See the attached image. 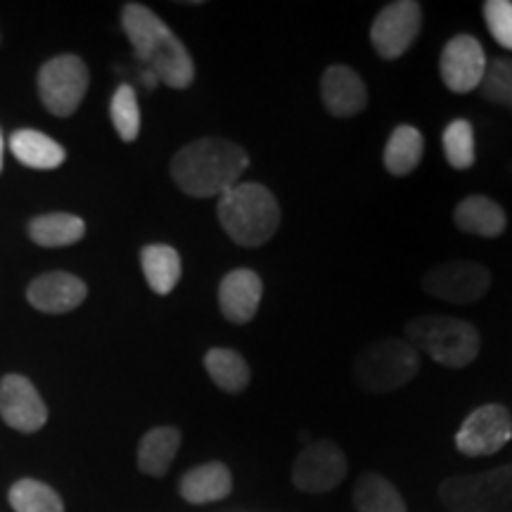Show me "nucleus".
<instances>
[{
    "label": "nucleus",
    "mask_w": 512,
    "mask_h": 512,
    "mask_svg": "<svg viewBox=\"0 0 512 512\" xmlns=\"http://www.w3.org/2000/svg\"><path fill=\"white\" fill-rule=\"evenodd\" d=\"M249 166L245 147L226 138L192 140L171 159V178L190 197H221Z\"/></svg>",
    "instance_id": "2"
},
{
    "label": "nucleus",
    "mask_w": 512,
    "mask_h": 512,
    "mask_svg": "<svg viewBox=\"0 0 512 512\" xmlns=\"http://www.w3.org/2000/svg\"><path fill=\"white\" fill-rule=\"evenodd\" d=\"M88 67L76 55H57L41 67L38 95L55 117H72L86 98Z\"/></svg>",
    "instance_id": "7"
},
{
    "label": "nucleus",
    "mask_w": 512,
    "mask_h": 512,
    "mask_svg": "<svg viewBox=\"0 0 512 512\" xmlns=\"http://www.w3.org/2000/svg\"><path fill=\"white\" fill-rule=\"evenodd\" d=\"M425 155V138L411 124L396 126L384 145L382 162L392 176H408L418 169Z\"/></svg>",
    "instance_id": "19"
},
{
    "label": "nucleus",
    "mask_w": 512,
    "mask_h": 512,
    "mask_svg": "<svg viewBox=\"0 0 512 512\" xmlns=\"http://www.w3.org/2000/svg\"><path fill=\"white\" fill-rule=\"evenodd\" d=\"M439 498L448 512H512V465L448 477L439 486Z\"/></svg>",
    "instance_id": "6"
},
{
    "label": "nucleus",
    "mask_w": 512,
    "mask_h": 512,
    "mask_svg": "<svg viewBox=\"0 0 512 512\" xmlns=\"http://www.w3.org/2000/svg\"><path fill=\"white\" fill-rule=\"evenodd\" d=\"M145 280L152 292L169 294L181 280V254L169 245H147L140 252Z\"/></svg>",
    "instance_id": "22"
},
{
    "label": "nucleus",
    "mask_w": 512,
    "mask_h": 512,
    "mask_svg": "<svg viewBox=\"0 0 512 512\" xmlns=\"http://www.w3.org/2000/svg\"><path fill=\"white\" fill-rule=\"evenodd\" d=\"M29 235L41 247H69L86 235V223L74 214H43L29 223Z\"/></svg>",
    "instance_id": "25"
},
{
    "label": "nucleus",
    "mask_w": 512,
    "mask_h": 512,
    "mask_svg": "<svg viewBox=\"0 0 512 512\" xmlns=\"http://www.w3.org/2000/svg\"><path fill=\"white\" fill-rule=\"evenodd\" d=\"M0 171H3V133H0Z\"/></svg>",
    "instance_id": "31"
},
{
    "label": "nucleus",
    "mask_w": 512,
    "mask_h": 512,
    "mask_svg": "<svg viewBox=\"0 0 512 512\" xmlns=\"http://www.w3.org/2000/svg\"><path fill=\"white\" fill-rule=\"evenodd\" d=\"M441 143H444V155L451 169L465 171L475 164V131H472V124L467 119H453L446 126Z\"/></svg>",
    "instance_id": "27"
},
{
    "label": "nucleus",
    "mask_w": 512,
    "mask_h": 512,
    "mask_svg": "<svg viewBox=\"0 0 512 512\" xmlns=\"http://www.w3.org/2000/svg\"><path fill=\"white\" fill-rule=\"evenodd\" d=\"M486 64L489 60L482 43L470 34H458L441 50L439 76L451 93H472L484 79Z\"/></svg>",
    "instance_id": "12"
},
{
    "label": "nucleus",
    "mask_w": 512,
    "mask_h": 512,
    "mask_svg": "<svg viewBox=\"0 0 512 512\" xmlns=\"http://www.w3.org/2000/svg\"><path fill=\"white\" fill-rule=\"evenodd\" d=\"M121 27L133 53L147 72L157 76V81L176 91H183L195 81V62L188 48L155 10L140 3H126L121 10Z\"/></svg>",
    "instance_id": "1"
},
{
    "label": "nucleus",
    "mask_w": 512,
    "mask_h": 512,
    "mask_svg": "<svg viewBox=\"0 0 512 512\" xmlns=\"http://www.w3.org/2000/svg\"><path fill=\"white\" fill-rule=\"evenodd\" d=\"M453 221L458 230L477 238H498L508 226L503 207L486 195H470L453 209Z\"/></svg>",
    "instance_id": "17"
},
{
    "label": "nucleus",
    "mask_w": 512,
    "mask_h": 512,
    "mask_svg": "<svg viewBox=\"0 0 512 512\" xmlns=\"http://www.w3.org/2000/svg\"><path fill=\"white\" fill-rule=\"evenodd\" d=\"M219 221L235 245L261 247L278 233L280 204L266 185L238 183L219 197Z\"/></svg>",
    "instance_id": "3"
},
{
    "label": "nucleus",
    "mask_w": 512,
    "mask_h": 512,
    "mask_svg": "<svg viewBox=\"0 0 512 512\" xmlns=\"http://www.w3.org/2000/svg\"><path fill=\"white\" fill-rule=\"evenodd\" d=\"M510 107H512V102H510Z\"/></svg>",
    "instance_id": "32"
},
{
    "label": "nucleus",
    "mask_w": 512,
    "mask_h": 512,
    "mask_svg": "<svg viewBox=\"0 0 512 512\" xmlns=\"http://www.w3.org/2000/svg\"><path fill=\"white\" fill-rule=\"evenodd\" d=\"M88 287L72 273L53 271L29 285V304L43 313H67L86 302Z\"/></svg>",
    "instance_id": "16"
},
{
    "label": "nucleus",
    "mask_w": 512,
    "mask_h": 512,
    "mask_svg": "<svg viewBox=\"0 0 512 512\" xmlns=\"http://www.w3.org/2000/svg\"><path fill=\"white\" fill-rule=\"evenodd\" d=\"M320 98L332 117H356L368 107V88L347 64H332L320 79Z\"/></svg>",
    "instance_id": "14"
},
{
    "label": "nucleus",
    "mask_w": 512,
    "mask_h": 512,
    "mask_svg": "<svg viewBox=\"0 0 512 512\" xmlns=\"http://www.w3.org/2000/svg\"><path fill=\"white\" fill-rule=\"evenodd\" d=\"M181 496L192 505H204L223 501L233 491V477L230 470L219 460L214 463H204L200 467H192L190 472H185L181 479Z\"/></svg>",
    "instance_id": "18"
},
{
    "label": "nucleus",
    "mask_w": 512,
    "mask_h": 512,
    "mask_svg": "<svg viewBox=\"0 0 512 512\" xmlns=\"http://www.w3.org/2000/svg\"><path fill=\"white\" fill-rule=\"evenodd\" d=\"M349 472L347 456L335 441L320 439L302 448L292 465V482L302 494H328L344 482Z\"/></svg>",
    "instance_id": "9"
},
{
    "label": "nucleus",
    "mask_w": 512,
    "mask_h": 512,
    "mask_svg": "<svg viewBox=\"0 0 512 512\" xmlns=\"http://www.w3.org/2000/svg\"><path fill=\"white\" fill-rule=\"evenodd\" d=\"M491 287V271L477 261H444L422 278V290L446 304H475Z\"/></svg>",
    "instance_id": "8"
},
{
    "label": "nucleus",
    "mask_w": 512,
    "mask_h": 512,
    "mask_svg": "<svg viewBox=\"0 0 512 512\" xmlns=\"http://www.w3.org/2000/svg\"><path fill=\"white\" fill-rule=\"evenodd\" d=\"M484 19L489 34L505 50H512V3L510 0H486Z\"/></svg>",
    "instance_id": "30"
},
{
    "label": "nucleus",
    "mask_w": 512,
    "mask_h": 512,
    "mask_svg": "<svg viewBox=\"0 0 512 512\" xmlns=\"http://www.w3.org/2000/svg\"><path fill=\"white\" fill-rule=\"evenodd\" d=\"M422 29V5L415 0H396L377 12L370 27V43L382 60H399L413 48Z\"/></svg>",
    "instance_id": "10"
},
{
    "label": "nucleus",
    "mask_w": 512,
    "mask_h": 512,
    "mask_svg": "<svg viewBox=\"0 0 512 512\" xmlns=\"http://www.w3.org/2000/svg\"><path fill=\"white\" fill-rule=\"evenodd\" d=\"M261 294H264V283H261L259 273L249 271V268H235L226 273V278L219 285V306L223 318L235 325H245L254 320L259 311Z\"/></svg>",
    "instance_id": "15"
},
{
    "label": "nucleus",
    "mask_w": 512,
    "mask_h": 512,
    "mask_svg": "<svg viewBox=\"0 0 512 512\" xmlns=\"http://www.w3.org/2000/svg\"><path fill=\"white\" fill-rule=\"evenodd\" d=\"M181 448V432L176 427H155L140 439L138 470L150 477H164Z\"/></svg>",
    "instance_id": "21"
},
{
    "label": "nucleus",
    "mask_w": 512,
    "mask_h": 512,
    "mask_svg": "<svg viewBox=\"0 0 512 512\" xmlns=\"http://www.w3.org/2000/svg\"><path fill=\"white\" fill-rule=\"evenodd\" d=\"M204 370H207L211 382L226 394H242L252 380L247 361L233 349H209L204 356Z\"/></svg>",
    "instance_id": "23"
},
{
    "label": "nucleus",
    "mask_w": 512,
    "mask_h": 512,
    "mask_svg": "<svg viewBox=\"0 0 512 512\" xmlns=\"http://www.w3.org/2000/svg\"><path fill=\"white\" fill-rule=\"evenodd\" d=\"M10 505L15 512H64L57 491L38 479H19L10 489Z\"/></svg>",
    "instance_id": "26"
},
{
    "label": "nucleus",
    "mask_w": 512,
    "mask_h": 512,
    "mask_svg": "<svg viewBox=\"0 0 512 512\" xmlns=\"http://www.w3.org/2000/svg\"><path fill=\"white\" fill-rule=\"evenodd\" d=\"M406 342L434 363L460 370L479 356L482 337L472 323L448 316H418L406 325Z\"/></svg>",
    "instance_id": "4"
},
{
    "label": "nucleus",
    "mask_w": 512,
    "mask_h": 512,
    "mask_svg": "<svg viewBox=\"0 0 512 512\" xmlns=\"http://www.w3.org/2000/svg\"><path fill=\"white\" fill-rule=\"evenodd\" d=\"M10 150L19 162L31 169H57L64 164V147L46 133L34 131V128H22V131L12 133Z\"/></svg>",
    "instance_id": "20"
},
{
    "label": "nucleus",
    "mask_w": 512,
    "mask_h": 512,
    "mask_svg": "<svg viewBox=\"0 0 512 512\" xmlns=\"http://www.w3.org/2000/svg\"><path fill=\"white\" fill-rule=\"evenodd\" d=\"M479 91L494 105L510 107L512 102V57H496L486 64Z\"/></svg>",
    "instance_id": "29"
},
{
    "label": "nucleus",
    "mask_w": 512,
    "mask_h": 512,
    "mask_svg": "<svg viewBox=\"0 0 512 512\" xmlns=\"http://www.w3.org/2000/svg\"><path fill=\"white\" fill-rule=\"evenodd\" d=\"M356 512H408L399 489L377 472H366L354 486Z\"/></svg>",
    "instance_id": "24"
},
{
    "label": "nucleus",
    "mask_w": 512,
    "mask_h": 512,
    "mask_svg": "<svg viewBox=\"0 0 512 512\" xmlns=\"http://www.w3.org/2000/svg\"><path fill=\"white\" fill-rule=\"evenodd\" d=\"M512 439V415L501 403H486L467 415L456 434V448L463 456H494Z\"/></svg>",
    "instance_id": "11"
},
{
    "label": "nucleus",
    "mask_w": 512,
    "mask_h": 512,
    "mask_svg": "<svg viewBox=\"0 0 512 512\" xmlns=\"http://www.w3.org/2000/svg\"><path fill=\"white\" fill-rule=\"evenodd\" d=\"M0 418L17 432H38L48 422L46 401L24 375H5L0 382Z\"/></svg>",
    "instance_id": "13"
},
{
    "label": "nucleus",
    "mask_w": 512,
    "mask_h": 512,
    "mask_svg": "<svg viewBox=\"0 0 512 512\" xmlns=\"http://www.w3.org/2000/svg\"><path fill=\"white\" fill-rule=\"evenodd\" d=\"M110 117L114 124V131L119 133V138L124 143H133L140 133V107H138V95L133 91V86L121 83L114 91L110 102Z\"/></svg>",
    "instance_id": "28"
},
{
    "label": "nucleus",
    "mask_w": 512,
    "mask_h": 512,
    "mask_svg": "<svg viewBox=\"0 0 512 512\" xmlns=\"http://www.w3.org/2000/svg\"><path fill=\"white\" fill-rule=\"evenodd\" d=\"M420 354L406 339H377L354 361L356 384L366 394H392L418 375Z\"/></svg>",
    "instance_id": "5"
}]
</instances>
